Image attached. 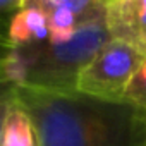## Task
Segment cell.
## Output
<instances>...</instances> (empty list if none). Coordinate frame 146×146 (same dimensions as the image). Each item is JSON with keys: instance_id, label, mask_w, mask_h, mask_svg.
Segmentation results:
<instances>
[{"instance_id": "cell-1", "label": "cell", "mask_w": 146, "mask_h": 146, "mask_svg": "<svg viewBox=\"0 0 146 146\" xmlns=\"http://www.w3.org/2000/svg\"><path fill=\"white\" fill-rule=\"evenodd\" d=\"M11 96L29 113L40 146H146V115L124 100L19 86Z\"/></svg>"}, {"instance_id": "cell-2", "label": "cell", "mask_w": 146, "mask_h": 146, "mask_svg": "<svg viewBox=\"0 0 146 146\" xmlns=\"http://www.w3.org/2000/svg\"><path fill=\"white\" fill-rule=\"evenodd\" d=\"M105 23L79 28L65 43H35L12 50L5 65V84L41 91H78L81 72L110 41Z\"/></svg>"}, {"instance_id": "cell-3", "label": "cell", "mask_w": 146, "mask_h": 146, "mask_svg": "<svg viewBox=\"0 0 146 146\" xmlns=\"http://www.w3.org/2000/svg\"><path fill=\"white\" fill-rule=\"evenodd\" d=\"M144 57L132 46L110 40L81 72L78 91L110 102H122L124 91Z\"/></svg>"}, {"instance_id": "cell-4", "label": "cell", "mask_w": 146, "mask_h": 146, "mask_svg": "<svg viewBox=\"0 0 146 146\" xmlns=\"http://www.w3.org/2000/svg\"><path fill=\"white\" fill-rule=\"evenodd\" d=\"M48 21V41L65 43L79 28L105 23L107 0H35Z\"/></svg>"}, {"instance_id": "cell-5", "label": "cell", "mask_w": 146, "mask_h": 146, "mask_svg": "<svg viewBox=\"0 0 146 146\" xmlns=\"http://www.w3.org/2000/svg\"><path fill=\"white\" fill-rule=\"evenodd\" d=\"M105 26L112 40L132 46L146 58V0H107Z\"/></svg>"}, {"instance_id": "cell-6", "label": "cell", "mask_w": 146, "mask_h": 146, "mask_svg": "<svg viewBox=\"0 0 146 146\" xmlns=\"http://www.w3.org/2000/svg\"><path fill=\"white\" fill-rule=\"evenodd\" d=\"M5 38L14 48L48 41V21L35 0H23L7 24Z\"/></svg>"}, {"instance_id": "cell-7", "label": "cell", "mask_w": 146, "mask_h": 146, "mask_svg": "<svg viewBox=\"0 0 146 146\" xmlns=\"http://www.w3.org/2000/svg\"><path fill=\"white\" fill-rule=\"evenodd\" d=\"M0 146H40V139L29 113L12 96L0 134Z\"/></svg>"}, {"instance_id": "cell-8", "label": "cell", "mask_w": 146, "mask_h": 146, "mask_svg": "<svg viewBox=\"0 0 146 146\" xmlns=\"http://www.w3.org/2000/svg\"><path fill=\"white\" fill-rule=\"evenodd\" d=\"M122 100L127 102L129 105L136 107L139 112H143L146 115V58L143 60L139 69L131 78Z\"/></svg>"}, {"instance_id": "cell-9", "label": "cell", "mask_w": 146, "mask_h": 146, "mask_svg": "<svg viewBox=\"0 0 146 146\" xmlns=\"http://www.w3.org/2000/svg\"><path fill=\"white\" fill-rule=\"evenodd\" d=\"M21 5L23 0H0V35L2 36H5L7 24Z\"/></svg>"}, {"instance_id": "cell-10", "label": "cell", "mask_w": 146, "mask_h": 146, "mask_svg": "<svg viewBox=\"0 0 146 146\" xmlns=\"http://www.w3.org/2000/svg\"><path fill=\"white\" fill-rule=\"evenodd\" d=\"M12 50L14 46L9 43V40L0 35V84L4 86H5V65H7L9 57L12 55Z\"/></svg>"}, {"instance_id": "cell-11", "label": "cell", "mask_w": 146, "mask_h": 146, "mask_svg": "<svg viewBox=\"0 0 146 146\" xmlns=\"http://www.w3.org/2000/svg\"><path fill=\"white\" fill-rule=\"evenodd\" d=\"M11 90V86H9ZM5 91V93H0V134H2V127H4V120H5V115L9 112V107H11V91Z\"/></svg>"}]
</instances>
